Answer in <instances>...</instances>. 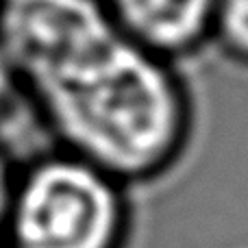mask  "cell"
<instances>
[{
  "mask_svg": "<svg viewBox=\"0 0 248 248\" xmlns=\"http://www.w3.org/2000/svg\"><path fill=\"white\" fill-rule=\"evenodd\" d=\"M0 46L55 148L126 185L185 155L194 105L176 63L133 42L100 0H0Z\"/></svg>",
  "mask_w": 248,
  "mask_h": 248,
  "instance_id": "1",
  "label": "cell"
},
{
  "mask_svg": "<svg viewBox=\"0 0 248 248\" xmlns=\"http://www.w3.org/2000/svg\"><path fill=\"white\" fill-rule=\"evenodd\" d=\"M128 185L61 148L16 172L4 218L7 248H126Z\"/></svg>",
  "mask_w": 248,
  "mask_h": 248,
  "instance_id": "2",
  "label": "cell"
},
{
  "mask_svg": "<svg viewBox=\"0 0 248 248\" xmlns=\"http://www.w3.org/2000/svg\"><path fill=\"white\" fill-rule=\"evenodd\" d=\"M141 48L179 63L211 44L216 0H100Z\"/></svg>",
  "mask_w": 248,
  "mask_h": 248,
  "instance_id": "3",
  "label": "cell"
},
{
  "mask_svg": "<svg viewBox=\"0 0 248 248\" xmlns=\"http://www.w3.org/2000/svg\"><path fill=\"white\" fill-rule=\"evenodd\" d=\"M211 42L231 61L248 68V0H216Z\"/></svg>",
  "mask_w": 248,
  "mask_h": 248,
  "instance_id": "4",
  "label": "cell"
},
{
  "mask_svg": "<svg viewBox=\"0 0 248 248\" xmlns=\"http://www.w3.org/2000/svg\"><path fill=\"white\" fill-rule=\"evenodd\" d=\"M20 90H17V81L13 68L9 63L7 55H4L2 46H0V120L13 109V105L20 100Z\"/></svg>",
  "mask_w": 248,
  "mask_h": 248,
  "instance_id": "5",
  "label": "cell"
},
{
  "mask_svg": "<svg viewBox=\"0 0 248 248\" xmlns=\"http://www.w3.org/2000/svg\"><path fill=\"white\" fill-rule=\"evenodd\" d=\"M13 181H16V168H13L9 155L0 148V240H2V229H4V218H7Z\"/></svg>",
  "mask_w": 248,
  "mask_h": 248,
  "instance_id": "6",
  "label": "cell"
}]
</instances>
